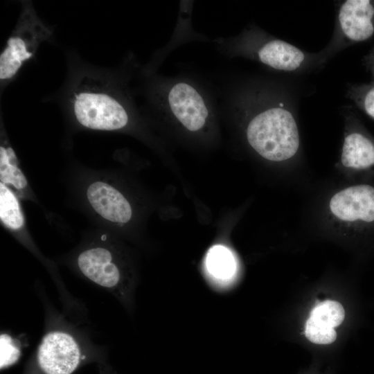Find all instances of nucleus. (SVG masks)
<instances>
[{
	"mask_svg": "<svg viewBox=\"0 0 374 374\" xmlns=\"http://www.w3.org/2000/svg\"><path fill=\"white\" fill-rule=\"evenodd\" d=\"M52 35V30L26 3L18 23L0 55V80L12 79L23 64L35 53L39 44Z\"/></svg>",
	"mask_w": 374,
	"mask_h": 374,
	"instance_id": "39448f33",
	"label": "nucleus"
},
{
	"mask_svg": "<svg viewBox=\"0 0 374 374\" xmlns=\"http://www.w3.org/2000/svg\"><path fill=\"white\" fill-rule=\"evenodd\" d=\"M344 317V309L339 302L327 300L317 304L309 318L323 326L334 328L343 322Z\"/></svg>",
	"mask_w": 374,
	"mask_h": 374,
	"instance_id": "2eb2a0df",
	"label": "nucleus"
},
{
	"mask_svg": "<svg viewBox=\"0 0 374 374\" xmlns=\"http://www.w3.org/2000/svg\"><path fill=\"white\" fill-rule=\"evenodd\" d=\"M263 64L277 70L292 71L299 69L305 60L304 53L296 46L280 39H272L263 44L256 52Z\"/></svg>",
	"mask_w": 374,
	"mask_h": 374,
	"instance_id": "9d476101",
	"label": "nucleus"
},
{
	"mask_svg": "<svg viewBox=\"0 0 374 374\" xmlns=\"http://www.w3.org/2000/svg\"><path fill=\"white\" fill-rule=\"evenodd\" d=\"M365 64L374 78V47L365 57Z\"/></svg>",
	"mask_w": 374,
	"mask_h": 374,
	"instance_id": "6ab92c4d",
	"label": "nucleus"
},
{
	"mask_svg": "<svg viewBox=\"0 0 374 374\" xmlns=\"http://www.w3.org/2000/svg\"><path fill=\"white\" fill-rule=\"evenodd\" d=\"M341 162L346 168L362 169L374 164V143L359 132H353L344 138Z\"/></svg>",
	"mask_w": 374,
	"mask_h": 374,
	"instance_id": "9b49d317",
	"label": "nucleus"
},
{
	"mask_svg": "<svg viewBox=\"0 0 374 374\" xmlns=\"http://www.w3.org/2000/svg\"><path fill=\"white\" fill-rule=\"evenodd\" d=\"M47 324L36 350L37 364L44 374H71L86 359L84 346L91 342L62 317L48 315Z\"/></svg>",
	"mask_w": 374,
	"mask_h": 374,
	"instance_id": "f03ea898",
	"label": "nucleus"
},
{
	"mask_svg": "<svg viewBox=\"0 0 374 374\" xmlns=\"http://www.w3.org/2000/svg\"><path fill=\"white\" fill-rule=\"evenodd\" d=\"M308 340L317 344H328L335 341L337 333L333 328L323 326L308 318L305 328Z\"/></svg>",
	"mask_w": 374,
	"mask_h": 374,
	"instance_id": "f3484780",
	"label": "nucleus"
},
{
	"mask_svg": "<svg viewBox=\"0 0 374 374\" xmlns=\"http://www.w3.org/2000/svg\"><path fill=\"white\" fill-rule=\"evenodd\" d=\"M72 98V109L78 122L96 130H117L129 121L126 108L114 95L88 80Z\"/></svg>",
	"mask_w": 374,
	"mask_h": 374,
	"instance_id": "7ed1b4c3",
	"label": "nucleus"
},
{
	"mask_svg": "<svg viewBox=\"0 0 374 374\" xmlns=\"http://www.w3.org/2000/svg\"><path fill=\"white\" fill-rule=\"evenodd\" d=\"M0 218L12 230H19L24 224V217L17 198L6 184L0 183Z\"/></svg>",
	"mask_w": 374,
	"mask_h": 374,
	"instance_id": "ddd939ff",
	"label": "nucleus"
},
{
	"mask_svg": "<svg viewBox=\"0 0 374 374\" xmlns=\"http://www.w3.org/2000/svg\"><path fill=\"white\" fill-rule=\"evenodd\" d=\"M350 98L366 114L374 119V82L353 87L350 91Z\"/></svg>",
	"mask_w": 374,
	"mask_h": 374,
	"instance_id": "dca6fc26",
	"label": "nucleus"
},
{
	"mask_svg": "<svg viewBox=\"0 0 374 374\" xmlns=\"http://www.w3.org/2000/svg\"><path fill=\"white\" fill-rule=\"evenodd\" d=\"M206 265L209 272L217 278H229L235 271V262L232 253L222 246H215L210 249Z\"/></svg>",
	"mask_w": 374,
	"mask_h": 374,
	"instance_id": "4468645a",
	"label": "nucleus"
},
{
	"mask_svg": "<svg viewBox=\"0 0 374 374\" xmlns=\"http://www.w3.org/2000/svg\"><path fill=\"white\" fill-rule=\"evenodd\" d=\"M249 145L262 157L283 161L295 155L299 148L297 124L287 109L273 107L258 113L247 128Z\"/></svg>",
	"mask_w": 374,
	"mask_h": 374,
	"instance_id": "f257e3e1",
	"label": "nucleus"
},
{
	"mask_svg": "<svg viewBox=\"0 0 374 374\" xmlns=\"http://www.w3.org/2000/svg\"><path fill=\"white\" fill-rule=\"evenodd\" d=\"M19 162L13 149L9 145L0 147V179L6 185H12L17 189H23L28 182L18 167Z\"/></svg>",
	"mask_w": 374,
	"mask_h": 374,
	"instance_id": "f8f14e48",
	"label": "nucleus"
},
{
	"mask_svg": "<svg viewBox=\"0 0 374 374\" xmlns=\"http://www.w3.org/2000/svg\"><path fill=\"white\" fill-rule=\"evenodd\" d=\"M340 29L349 43L366 41L374 35V1L347 0L338 14Z\"/></svg>",
	"mask_w": 374,
	"mask_h": 374,
	"instance_id": "6e6552de",
	"label": "nucleus"
},
{
	"mask_svg": "<svg viewBox=\"0 0 374 374\" xmlns=\"http://www.w3.org/2000/svg\"><path fill=\"white\" fill-rule=\"evenodd\" d=\"M170 111L188 130H201L208 116V110L200 93L191 84L179 82L173 84L167 95Z\"/></svg>",
	"mask_w": 374,
	"mask_h": 374,
	"instance_id": "423d86ee",
	"label": "nucleus"
},
{
	"mask_svg": "<svg viewBox=\"0 0 374 374\" xmlns=\"http://www.w3.org/2000/svg\"><path fill=\"white\" fill-rule=\"evenodd\" d=\"M76 265L88 280L112 293L128 310L132 309L135 284L116 260L112 251L104 246H93L82 251Z\"/></svg>",
	"mask_w": 374,
	"mask_h": 374,
	"instance_id": "20e7f679",
	"label": "nucleus"
},
{
	"mask_svg": "<svg viewBox=\"0 0 374 374\" xmlns=\"http://www.w3.org/2000/svg\"><path fill=\"white\" fill-rule=\"evenodd\" d=\"M87 197L93 210L104 219L116 223H127L132 211L121 192L107 183L97 181L87 189Z\"/></svg>",
	"mask_w": 374,
	"mask_h": 374,
	"instance_id": "1a4fd4ad",
	"label": "nucleus"
},
{
	"mask_svg": "<svg viewBox=\"0 0 374 374\" xmlns=\"http://www.w3.org/2000/svg\"><path fill=\"white\" fill-rule=\"evenodd\" d=\"M19 341L8 333H1L0 337L1 368L8 366L18 360L21 348Z\"/></svg>",
	"mask_w": 374,
	"mask_h": 374,
	"instance_id": "a211bd4d",
	"label": "nucleus"
},
{
	"mask_svg": "<svg viewBox=\"0 0 374 374\" xmlns=\"http://www.w3.org/2000/svg\"><path fill=\"white\" fill-rule=\"evenodd\" d=\"M329 207L332 215L344 222L374 220V188L357 185L336 193Z\"/></svg>",
	"mask_w": 374,
	"mask_h": 374,
	"instance_id": "0eeeda50",
	"label": "nucleus"
}]
</instances>
